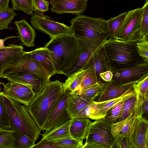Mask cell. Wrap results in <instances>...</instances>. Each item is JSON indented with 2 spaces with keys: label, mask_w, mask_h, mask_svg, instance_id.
<instances>
[{
  "label": "cell",
  "mask_w": 148,
  "mask_h": 148,
  "mask_svg": "<svg viewBox=\"0 0 148 148\" xmlns=\"http://www.w3.org/2000/svg\"><path fill=\"white\" fill-rule=\"evenodd\" d=\"M44 47L48 50L55 74L64 75L75 65L80 54L78 40L73 34L51 39Z\"/></svg>",
  "instance_id": "obj_1"
},
{
  "label": "cell",
  "mask_w": 148,
  "mask_h": 148,
  "mask_svg": "<svg viewBox=\"0 0 148 148\" xmlns=\"http://www.w3.org/2000/svg\"><path fill=\"white\" fill-rule=\"evenodd\" d=\"M136 42L110 38L103 42L112 71L126 69L145 62L138 54Z\"/></svg>",
  "instance_id": "obj_2"
},
{
  "label": "cell",
  "mask_w": 148,
  "mask_h": 148,
  "mask_svg": "<svg viewBox=\"0 0 148 148\" xmlns=\"http://www.w3.org/2000/svg\"><path fill=\"white\" fill-rule=\"evenodd\" d=\"M63 83L50 81L43 92L35 96L27 106L29 111L40 130L63 95Z\"/></svg>",
  "instance_id": "obj_3"
},
{
  "label": "cell",
  "mask_w": 148,
  "mask_h": 148,
  "mask_svg": "<svg viewBox=\"0 0 148 148\" xmlns=\"http://www.w3.org/2000/svg\"><path fill=\"white\" fill-rule=\"evenodd\" d=\"M3 98L12 130L35 142L41 135V130L27 106L4 95Z\"/></svg>",
  "instance_id": "obj_4"
},
{
  "label": "cell",
  "mask_w": 148,
  "mask_h": 148,
  "mask_svg": "<svg viewBox=\"0 0 148 148\" xmlns=\"http://www.w3.org/2000/svg\"><path fill=\"white\" fill-rule=\"evenodd\" d=\"M72 33L77 39L105 41L110 38L106 20L77 15L70 21Z\"/></svg>",
  "instance_id": "obj_5"
},
{
  "label": "cell",
  "mask_w": 148,
  "mask_h": 148,
  "mask_svg": "<svg viewBox=\"0 0 148 148\" xmlns=\"http://www.w3.org/2000/svg\"><path fill=\"white\" fill-rule=\"evenodd\" d=\"M91 122L82 148H112L114 137L111 131V125L103 117Z\"/></svg>",
  "instance_id": "obj_6"
},
{
  "label": "cell",
  "mask_w": 148,
  "mask_h": 148,
  "mask_svg": "<svg viewBox=\"0 0 148 148\" xmlns=\"http://www.w3.org/2000/svg\"><path fill=\"white\" fill-rule=\"evenodd\" d=\"M30 20L35 29L48 35L51 39L58 36L73 34L71 26L54 21L44 13L35 12L32 14Z\"/></svg>",
  "instance_id": "obj_7"
},
{
  "label": "cell",
  "mask_w": 148,
  "mask_h": 148,
  "mask_svg": "<svg viewBox=\"0 0 148 148\" xmlns=\"http://www.w3.org/2000/svg\"><path fill=\"white\" fill-rule=\"evenodd\" d=\"M2 78L27 85L32 89L35 96L41 94L50 81L49 79L42 77L32 73L24 71L12 72Z\"/></svg>",
  "instance_id": "obj_8"
},
{
  "label": "cell",
  "mask_w": 148,
  "mask_h": 148,
  "mask_svg": "<svg viewBox=\"0 0 148 148\" xmlns=\"http://www.w3.org/2000/svg\"><path fill=\"white\" fill-rule=\"evenodd\" d=\"M69 94H63L61 99L49 115L43 127L46 134L71 121L67 110L66 103Z\"/></svg>",
  "instance_id": "obj_9"
},
{
  "label": "cell",
  "mask_w": 148,
  "mask_h": 148,
  "mask_svg": "<svg viewBox=\"0 0 148 148\" xmlns=\"http://www.w3.org/2000/svg\"><path fill=\"white\" fill-rule=\"evenodd\" d=\"M111 81L116 85L138 81L148 75V62L120 70L112 71Z\"/></svg>",
  "instance_id": "obj_10"
},
{
  "label": "cell",
  "mask_w": 148,
  "mask_h": 148,
  "mask_svg": "<svg viewBox=\"0 0 148 148\" xmlns=\"http://www.w3.org/2000/svg\"><path fill=\"white\" fill-rule=\"evenodd\" d=\"M143 12L142 8L127 12L123 24L114 38L128 40L139 28Z\"/></svg>",
  "instance_id": "obj_11"
},
{
  "label": "cell",
  "mask_w": 148,
  "mask_h": 148,
  "mask_svg": "<svg viewBox=\"0 0 148 148\" xmlns=\"http://www.w3.org/2000/svg\"><path fill=\"white\" fill-rule=\"evenodd\" d=\"M77 40L80 46L79 56L77 62L73 67L65 73L64 75L67 77L82 69L90 57L105 41Z\"/></svg>",
  "instance_id": "obj_12"
},
{
  "label": "cell",
  "mask_w": 148,
  "mask_h": 148,
  "mask_svg": "<svg viewBox=\"0 0 148 148\" xmlns=\"http://www.w3.org/2000/svg\"><path fill=\"white\" fill-rule=\"evenodd\" d=\"M88 69L94 70L101 83H106L100 77L99 74L107 71H111V67L104 47L103 44L90 57L83 69Z\"/></svg>",
  "instance_id": "obj_13"
},
{
  "label": "cell",
  "mask_w": 148,
  "mask_h": 148,
  "mask_svg": "<svg viewBox=\"0 0 148 148\" xmlns=\"http://www.w3.org/2000/svg\"><path fill=\"white\" fill-rule=\"evenodd\" d=\"M87 0H50V10L58 14L82 13L87 7Z\"/></svg>",
  "instance_id": "obj_14"
},
{
  "label": "cell",
  "mask_w": 148,
  "mask_h": 148,
  "mask_svg": "<svg viewBox=\"0 0 148 148\" xmlns=\"http://www.w3.org/2000/svg\"><path fill=\"white\" fill-rule=\"evenodd\" d=\"M130 138L134 148H148V120L137 116Z\"/></svg>",
  "instance_id": "obj_15"
},
{
  "label": "cell",
  "mask_w": 148,
  "mask_h": 148,
  "mask_svg": "<svg viewBox=\"0 0 148 148\" xmlns=\"http://www.w3.org/2000/svg\"><path fill=\"white\" fill-rule=\"evenodd\" d=\"M137 82L116 85L111 81L107 82L97 101L109 100L119 97L133 89L134 84Z\"/></svg>",
  "instance_id": "obj_16"
},
{
  "label": "cell",
  "mask_w": 148,
  "mask_h": 148,
  "mask_svg": "<svg viewBox=\"0 0 148 148\" xmlns=\"http://www.w3.org/2000/svg\"><path fill=\"white\" fill-rule=\"evenodd\" d=\"M32 57L50 79L55 74V70L48 49L40 47L30 51Z\"/></svg>",
  "instance_id": "obj_17"
},
{
  "label": "cell",
  "mask_w": 148,
  "mask_h": 148,
  "mask_svg": "<svg viewBox=\"0 0 148 148\" xmlns=\"http://www.w3.org/2000/svg\"><path fill=\"white\" fill-rule=\"evenodd\" d=\"M25 53L21 45L10 44L7 48L0 49V76L6 65L18 59Z\"/></svg>",
  "instance_id": "obj_18"
},
{
  "label": "cell",
  "mask_w": 148,
  "mask_h": 148,
  "mask_svg": "<svg viewBox=\"0 0 148 148\" xmlns=\"http://www.w3.org/2000/svg\"><path fill=\"white\" fill-rule=\"evenodd\" d=\"M91 121L90 118L75 117L71 120L69 126L71 136L83 142L86 139L89 125Z\"/></svg>",
  "instance_id": "obj_19"
},
{
  "label": "cell",
  "mask_w": 148,
  "mask_h": 148,
  "mask_svg": "<svg viewBox=\"0 0 148 148\" xmlns=\"http://www.w3.org/2000/svg\"><path fill=\"white\" fill-rule=\"evenodd\" d=\"M15 23L22 44L28 47L34 46V40L36 37L34 29L24 19L16 21Z\"/></svg>",
  "instance_id": "obj_20"
},
{
  "label": "cell",
  "mask_w": 148,
  "mask_h": 148,
  "mask_svg": "<svg viewBox=\"0 0 148 148\" xmlns=\"http://www.w3.org/2000/svg\"><path fill=\"white\" fill-rule=\"evenodd\" d=\"M3 86V94L27 106L35 96L33 93L25 92L23 91L10 87L4 83H1Z\"/></svg>",
  "instance_id": "obj_21"
},
{
  "label": "cell",
  "mask_w": 148,
  "mask_h": 148,
  "mask_svg": "<svg viewBox=\"0 0 148 148\" xmlns=\"http://www.w3.org/2000/svg\"><path fill=\"white\" fill-rule=\"evenodd\" d=\"M92 101L74 94H69L66 103L67 110L72 118L83 110Z\"/></svg>",
  "instance_id": "obj_22"
},
{
  "label": "cell",
  "mask_w": 148,
  "mask_h": 148,
  "mask_svg": "<svg viewBox=\"0 0 148 148\" xmlns=\"http://www.w3.org/2000/svg\"><path fill=\"white\" fill-rule=\"evenodd\" d=\"M143 10L140 25L139 28L127 40L137 42L148 37V1L146 0L142 8Z\"/></svg>",
  "instance_id": "obj_23"
},
{
  "label": "cell",
  "mask_w": 148,
  "mask_h": 148,
  "mask_svg": "<svg viewBox=\"0 0 148 148\" xmlns=\"http://www.w3.org/2000/svg\"><path fill=\"white\" fill-rule=\"evenodd\" d=\"M133 89L117 98L106 101V103L95 112L89 117L93 120H97L103 117L107 112L117 103L123 101L131 96L134 92Z\"/></svg>",
  "instance_id": "obj_24"
},
{
  "label": "cell",
  "mask_w": 148,
  "mask_h": 148,
  "mask_svg": "<svg viewBox=\"0 0 148 148\" xmlns=\"http://www.w3.org/2000/svg\"><path fill=\"white\" fill-rule=\"evenodd\" d=\"M85 71L82 69L68 77L63 83V94H71L75 91L81 82Z\"/></svg>",
  "instance_id": "obj_25"
},
{
  "label": "cell",
  "mask_w": 148,
  "mask_h": 148,
  "mask_svg": "<svg viewBox=\"0 0 148 148\" xmlns=\"http://www.w3.org/2000/svg\"><path fill=\"white\" fill-rule=\"evenodd\" d=\"M71 121L51 132L42 135L41 140L51 141L53 140L71 137L69 133V126Z\"/></svg>",
  "instance_id": "obj_26"
},
{
  "label": "cell",
  "mask_w": 148,
  "mask_h": 148,
  "mask_svg": "<svg viewBox=\"0 0 148 148\" xmlns=\"http://www.w3.org/2000/svg\"><path fill=\"white\" fill-rule=\"evenodd\" d=\"M107 82L98 83L89 88L78 92H75L71 94L75 95L84 98L94 101L99 97Z\"/></svg>",
  "instance_id": "obj_27"
},
{
  "label": "cell",
  "mask_w": 148,
  "mask_h": 148,
  "mask_svg": "<svg viewBox=\"0 0 148 148\" xmlns=\"http://www.w3.org/2000/svg\"><path fill=\"white\" fill-rule=\"evenodd\" d=\"M138 95V94L134 91L131 96L123 101L121 116L119 122L134 113L136 105Z\"/></svg>",
  "instance_id": "obj_28"
},
{
  "label": "cell",
  "mask_w": 148,
  "mask_h": 148,
  "mask_svg": "<svg viewBox=\"0 0 148 148\" xmlns=\"http://www.w3.org/2000/svg\"><path fill=\"white\" fill-rule=\"evenodd\" d=\"M99 83H101L98 80L94 70L87 69L80 85L73 92L85 89Z\"/></svg>",
  "instance_id": "obj_29"
},
{
  "label": "cell",
  "mask_w": 148,
  "mask_h": 148,
  "mask_svg": "<svg viewBox=\"0 0 148 148\" xmlns=\"http://www.w3.org/2000/svg\"><path fill=\"white\" fill-rule=\"evenodd\" d=\"M127 13V11L124 12L106 21L110 38H114L123 24Z\"/></svg>",
  "instance_id": "obj_30"
},
{
  "label": "cell",
  "mask_w": 148,
  "mask_h": 148,
  "mask_svg": "<svg viewBox=\"0 0 148 148\" xmlns=\"http://www.w3.org/2000/svg\"><path fill=\"white\" fill-rule=\"evenodd\" d=\"M123 101L117 103L109 109L104 117L105 121L110 125L119 121Z\"/></svg>",
  "instance_id": "obj_31"
},
{
  "label": "cell",
  "mask_w": 148,
  "mask_h": 148,
  "mask_svg": "<svg viewBox=\"0 0 148 148\" xmlns=\"http://www.w3.org/2000/svg\"><path fill=\"white\" fill-rule=\"evenodd\" d=\"M4 95L0 92V129L13 130L11 128L7 108L4 99Z\"/></svg>",
  "instance_id": "obj_32"
},
{
  "label": "cell",
  "mask_w": 148,
  "mask_h": 148,
  "mask_svg": "<svg viewBox=\"0 0 148 148\" xmlns=\"http://www.w3.org/2000/svg\"><path fill=\"white\" fill-rule=\"evenodd\" d=\"M14 131L0 129V148H15Z\"/></svg>",
  "instance_id": "obj_33"
},
{
  "label": "cell",
  "mask_w": 148,
  "mask_h": 148,
  "mask_svg": "<svg viewBox=\"0 0 148 148\" xmlns=\"http://www.w3.org/2000/svg\"><path fill=\"white\" fill-rule=\"evenodd\" d=\"M12 9L22 11L27 14L32 15L34 10L33 0H11Z\"/></svg>",
  "instance_id": "obj_34"
},
{
  "label": "cell",
  "mask_w": 148,
  "mask_h": 148,
  "mask_svg": "<svg viewBox=\"0 0 148 148\" xmlns=\"http://www.w3.org/2000/svg\"><path fill=\"white\" fill-rule=\"evenodd\" d=\"M51 142L59 148H82L83 142L71 137L53 140Z\"/></svg>",
  "instance_id": "obj_35"
},
{
  "label": "cell",
  "mask_w": 148,
  "mask_h": 148,
  "mask_svg": "<svg viewBox=\"0 0 148 148\" xmlns=\"http://www.w3.org/2000/svg\"><path fill=\"white\" fill-rule=\"evenodd\" d=\"M16 15L14 10L9 7L0 12V30L8 29L9 24Z\"/></svg>",
  "instance_id": "obj_36"
},
{
  "label": "cell",
  "mask_w": 148,
  "mask_h": 148,
  "mask_svg": "<svg viewBox=\"0 0 148 148\" xmlns=\"http://www.w3.org/2000/svg\"><path fill=\"white\" fill-rule=\"evenodd\" d=\"M13 136L15 140L14 144L15 148H32L35 142L27 136L14 131Z\"/></svg>",
  "instance_id": "obj_37"
},
{
  "label": "cell",
  "mask_w": 148,
  "mask_h": 148,
  "mask_svg": "<svg viewBox=\"0 0 148 148\" xmlns=\"http://www.w3.org/2000/svg\"><path fill=\"white\" fill-rule=\"evenodd\" d=\"M148 95L143 96L138 94L136 108L137 115H140L147 120Z\"/></svg>",
  "instance_id": "obj_38"
},
{
  "label": "cell",
  "mask_w": 148,
  "mask_h": 148,
  "mask_svg": "<svg viewBox=\"0 0 148 148\" xmlns=\"http://www.w3.org/2000/svg\"><path fill=\"white\" fill-rule=\"evenodd\" d=\"M134 148L130 138L125 135L118 134L114 137L112 148Z\"/></svg>",
  "instance_id": "obj_39"
},
{
  "label": "cell",
  "mask_w": 148,
  "mask_h": 148,
  "mask_svg": "<svg viewBox=\"0 0 148 148\" xmlns=\"http://www.w3.org/2000/svg\"><path fill=\"white\" fill-rule=\"evenodd\" d=\"M133 88L136 93L141 95H148V75L135 84L133 86Z\"/></svg>",
  "instance_id": "obj_40"
},
{
  "label": "cell",
  "mask_w": 148,
  "mask_h": 148,
  "mask_svg": "<svg viewBox=\"0 0 148 148\" xmlns=\"http://www.w3.org/2000/svg\"><path fill=\"white\" fill-rule=\"evenodd\" d=\"M137 51L139 55L145 61L148 62V40L145 39L136 42Z\"/></svg>",
  "instance_id": "obj_41"
},
{
  "label": "cell",
  "mask_w": 148,
  "mask_h": 148,
  "mask_svg": "<svg viewBox=\"0 0 148 148\" xmlns=\"http://www.w3.org/2000/svg\"><path fill=\"white\" fill-rule=\"evenodd\" d=\"M137 116V113L135 108L133 116L130 120L124 126L119 134L125 135L130 138Z\"/></svg>",
  "instance_id": "obj_42"
},
{
  "label": "cell",
  "mask_w": 148,
  "mask_h": 148,
  "mask_svg": "<svg viewBox=\"0 0 148 148\" xmlns=\"http://www.w3.org/2000/svg\"><path fill=\"white\" fill-rule=\"evenodd\" d=\"M33 6L35 12L44 13L49 9V3L46 0H33Z\"/></svg>",
  "instance_id": "obj_43"
},
{
  "label": "cell",
  "mask_w": 148,
  "mask_h": 148,
  "mask_svg": "<svg viewBox=\"0 0 148 148\" xmlns=\"http://www.w3.org/2000/svg\"><path fill=\"white\" fill-rule=\"evenodd\" d=\"M59 148L51 142L44 140H41L38 143L35 145L32 148Z\"/></svg>",
  "instance_id": "obj_44"
},
{
  "label": "cell",
  "mask_w": 148,
  "mask_h": 148,
  "mask_svg": "<svg viewBox=\"0 0 148 148\" xmlns=\"http://www.w3.org/2000/svg\"><path fill=\"white\" fill-rule=\"evenodd\" d=\"M106 101L98 102L92 101L90 104L89 117L95 112L106 103Z\"/></svg>",
  "instance_id": "obj_45"
},
{
  "label": "cell",
  "mask_w": 148,
  "mask_h": 148,
  "mask_svg": "<svg viewBox=\"0 0 148 148\" xmlns=\"http://www.w3.org/2000/svg\"><path fill=\"white\" fill-rule=\"evenodd\" d=\"M99 75L103 81L108 82L111 80L113 74L111 71H108L100 73Z\"/></svg>",
  "instance_id": "obj_46"
},
{
  "label": "cell",
  "mask_w": 148,
  "mask_h": 148,
  "mask_svg": "<svg viewBox=\"0 0 148 148\" xmlns=\"http://www.w3.org/2000/svg\"><path fill=\"white\" fill-rule=\"evenodd\" d=\"M90 103L87 106L80 112L77 114L75 117H77L82 118H89Z\"/></svg>",
  "instance_id": "obj_47"
},
{
  "label": "cell",
  "mask_w": 148,
  "mask_h": 148,
  "mask_svg": "<svg viewBox=\"0 0 148 148\" xmlns=\"http://www.w3.org/2000/svg\"><path fill=\"white\" fill-rule=\"evenodd\" d=\"M9 0H0V12L9 7Z\"/></svg>",
  "instance_id": "obj_48"
},
{
  "label": "cell",
  "mask_w": 148,
  "mask_h": 148,
  "mask_svg": "<svg viewBox=\"0 0 148 148\" xmlns=\"http://www.w3.org/2000/svg\"><path fill=\"white\" fill-rule=\"evenodd\" d=\"M19 37L18 36H8L5 37L4 39H0V49H3V48H7L8 47V46H4V42L6 40L12 38H15Z\"/></svg>",
  "instance_id": "obj_49"
},
{
  "label": "cell",
  "mask_w": 148,
  "mask_h": 148,
  "mask_svg": "<svg viewBox=\"0 0 148 148\" xmlns=\"http://www.w3.org/2000/svg\"><path fill=\"white\" fill-rule=\"evenodd\" d=\"M1 83L0 82V90H1V88H0V85H1Z\"/></svg>",
  "instance_id": "obj_50"
},
{
  "label": "cell",
  "mask_w": 148,
  "mask_h": 148,
  "mask_svg": "<svg viewBox=\"0 0 148 148\" xmlns=\"http://www.w3.org/2000/svg\"><path fill=\"white\" fill-rule=\"evenodd\" d=\"M87 0V1H88V0Z\"/></svg>",
  "instance_id": "obj_51"
}]
</instances>
